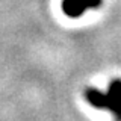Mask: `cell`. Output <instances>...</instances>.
Returning <instances> with one entry per match:
<instances>
[{
	"label": "cell",
	"instance_id": "cell-2",
	"mask_svg": "<svg viewBox=\"0 0 121 121\" xmlns=\"http://www.w3.org/2000/svg\"><path fill=\"white\" fill-rule=\"evenodd\" d=\"M121 121V79H113L106 92V108Z\"/></svg>",
	"mask_w": 121,
	"mask_h": 121
},
{
	"label": "cell",
	"instance_id": "cell-1",
	"mask_svg": "<svg viewBox=\"0 0 121 121\" xmlns=\"http://www.w3.org/2000/svg\"><path fill=\"white\" fill-rule=\"evenodd\" d=\"M103 0H64L62 2V11L64 14L71 18H77L85 14V11L98 8Z\"/></svg>",
	"mask_w": 121,
	"mask_h": 121
}]
</instances>
